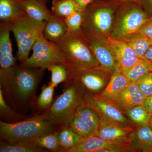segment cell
<instances>
[{
	"label": "cell",
	"mask_w": 152,
	"mask_h": 152,
	"mask_svg": "<svg viewBox=\"0 0 152 152\" xmlns=\"http://www.w3.org/2000/svg\"><path fill=\"white\" fill-rule=\"evenodd\" d=\"M45 70L21 64L0 69L1 86L15 100L26 102L35 91Z\"/></svg>",
	"instance_id": "obj_1"
},
{
	"label": "cell",
	"mask_w": 152,
	"mask_h": 152,
	"mask_svg": "<svg viewBox=\"0 0 152 152\" xmlns=\"http://www.w3.org/2000/svg\"><path fill=\"white\" fill-rule=\"evenodd\" d=\"M119 7L93 1L84 11L82 31L90 42H100L111 35Z\"/></svg>",
	"instance_id": "obj_2"
},
{
	"label": "cell",
	"mask_w": 152,
	"mask_h": 152,
	"mask_svg": "<svg viewBox=\"0 0 152 152\" xmlns=\"http://www.w3.org/2000/svg\"><path fill=\"white\" fill-rule=\"evenodd\" d=\"M55 124L46 113L15 123L0 122V137L7 142H30L40 136L53 132Z\"/></svg>",
	"instance_id": "obj_3"
},
{
	"label": "cell",
	"mask_w": 152,
	"mask_h": 152,
	"mask_svg": "<svg viewBox=\"0 0 152 152\" xmlns=\"http://www.w3.org/2000/svg\"><path fill=\"white\" fill-rule=\"evenodd\" d=\"M65 83L62 94L46 113L55 124L67 126L79 108L85 104V93L71 80H68Z\"/></svg>",
	"instance_id": "obj_4"
},
{
	"label": "cell",
	"mask_w": 152,
	"mask_h": 152,
	"mask_svg": "<svg viewBox=\"0 0 152 152\" xmlns=\"http://www.w3.org/2000/svg\"><path fill=\"white\" fill-rule=\"evenodd\" d=\"M57 45L66 57L68 69L100 65L82 31L78 32L68 31Z\"/></svg>",
	"instance_id": "obj_5"
},
{
	"label": "cell",
	"mask_w": 152,
	"mask_h": 152,
	"mask_svg": "<svg viewBox=\"0 0 152 152\" xmlns=\"http://www.w3.org/2000/svg\"><path fill=\"white\" fill-rule=\"evenodd\" d=\"M45 23L46 22L34 20L26 15L13 21L6 23L16 41L17 59L20 64L28 59L34 44L38 38L43 34Z\"/></svg>",
	"instance_id": "obj_6"
},
{
	"label": "cell",
	"mask_w": 152,
	"mask_h": 152,
	"mask_svg": "<svg viewBox=\"0 0 152 152\" xmlns=\"http://www.w3.org/2000/svg\"><path fill=\"white\" fill-rule=\"evenodd\" d=\"M151 17L138 3H125L118 8L111 35L126 39L137 32Z\"/></svg>",
	"instance_id": "obj_7"
},
{
	"label": "cell",
	"mask_w": 152,
	"mask_h": 152,
	"mask_svg": "<svg viewBox=\"0 0 152 152\" xmlns=\"http://www.w3.org/2000/svg\"><path fill=\"white\" fill-rule=\"evenodd\" d=\"M67 69L69 80L75 82L85 93L93 94H99L104 89L113 74L100 65Z\"/></svg>",
	"instance_id": "obj_8"
},
{
	"label": "cell",
	"mask_w": 152,
	"mask_h": 152,
	"mask_svg": "<svg viewBox=\"0 0 152 152\" xmlns=\"http://www.w3.org/2000/svg\"><path fill=\"white\" fill-rule=\"evenodd\" d=\"M32 50L31 56L21 65L45 69L56 64L67 65L66 57L58 45L47 39L43 34L38 38Z\"/></svg>",
	"instance_id": "obj_9"
},
{
	"label": "cell",
	"mask_w": 152,
	"mask_h": 152,
	"mask_svg": "<svg viewBox=\"0 0 152 152\" xmlns=\"http://www.w3.org/2000/svg\"><path fill=\"white\" fill-rule=\"evenodd\" d=\"M85 105L94 110L101 120L124 126H134L112 101L98 94L85 93Z\"/></svg>",
	"instance_id": "obj_10"
},
{
	"label": "cell",
	"mask_w": 152,
	"mask_h": 152,
	"mask_svg": "<svg viewBox=\"0 0 152 152\" xmlns=\"http://www.w3.org/2000/svg\"><path fill=\"white\" fill-rule=\"evenodd\" d=\"M99 42L111 50L119 63L125 75L137 63L140 58L132 47L125 41L108 36Z\"/></svg>",
	"instance_id": "obj_11"
},
{
	"label": "cell",
	"mask_w": 152,
	"mask_h": 152,
	"mask_svg": "<svg viewBox=\"0 0 152 152\" xmlns=\"http://www.w3.org/2000/svg\"><path fill=\"white\" fill-rule=\"evenodd\" d=\"M130 148V143L108 141L95 134L85 139L67 152H129Z\"/></svg>",
	"instance_id": "obj_12"
},
{
	"label": "cell",
	"mask_w": 152,
	"mask_h": 152,
	"mask_svg": "<svg viewBox=\"0 0 152 152\" xmlns=\"http://www.w3.org/2000/svg\"><path fill=\"white\" fill-rule=\"evenodd\" d=\"M135 129L101 120L96 135L108 141L131 143Z\"/></svg>",
	"instance_id": "obj_13"
},
{
	"label": "cell",
	"mask_w": 152,
	"mask_h": 152,
	"mask_svg": "<svg viewBox=\"0 0 152 152\" xmlns=\"http://www.w3.org/2000/svg\"><path fill=\"white\" fill-rule=\"evenodd\" d=\"M146 97L136 82H130L112 102L125 114L131 108L142 105Z\"/></svg>",
	"instance_id": "obj_14"
},
{
	"label": "cell",
	"mask_w": 152,
	"mask_h": 152,
	"mask_svg": "<svg viewBox=\"0 0 152 152\" xmlns=\"http://www.w3.org/2000/svg\"><path fill=\"white\" fill-rule=\"evenodd\" d=\"M89 42L90 48L100 65L111 71L113 74L122 72L120 64L110 49L99 42Z\"/></svg>",
	"instance_id": "obj_15"
},
{
	"label": "cell",
	"mask_w": 152,
	"mask_h": 152,
	"mask_svg": "<svg viewBox=\"0 0 152 152\" xmlns=\"http://www.w3.org/2000/svg\"><path fill=\"white\" fill-rule=\"evenodd\" d=\"M10 31L7 23H0V66L1 69H6L16 65L13 54L12 47L10 37Z\"/></svg>",
	"instance_id": "obj_16"
},
{
	"label": "cell",
	"mask_w": 152,
	"mask_h": 152,
	"mask_svg": "<svg viewBox=\"0 0 152 152\" xmlns=\"http://www.w3.org/2000/svg\"><path fill=\"white\" fill-rule=\"evenodd\" d=\"M67 32L64 18L53 14L46 21L43 35L49 41L58 44Z\"/></svg>",
	"instance_id": "obj_17"
},
{
	"label": "cell",
	"mask_w": 152,
	"mask_h": 152,
	"mask_svg": "<svg viewBox=\"0 0 152 152\" xmlns=\"http://www.w3.org/2000/svg\"><path fill=\"white\" fill-rule=\"evenodd\" d=\"M130 152H152V130L148 125L136 127Z\"/></svg>",
	"instance_id": "obj_18"
},
{
	"label": "cell",
	"mask_w": 152,
	"mask_h": 152,
	"mask_svg": "<svg viewBox=\"0 0 152 152\" xmlns=\"http://www.w3.org/2000/svg\"><path fill=\"white\" fill-rule=\"evenodd\" d=\"M26 15L22 0H0V20L8 23Z\"/></svg>",
	"instance_id": "obj_19"
},
{
	"label": "cell",
	"mask_w": 152,
	"mask_h": 152,
	"mask_svg": "<svg viewBox=\"0 0 152 152\" xmlns=\"http://www.w3.org/2000/svg\"><path fill=\"white\" fill-rule=\"evenodd\" d=\"M130 82L122 72L114 73L104 89L97 94L104 99L112 101Z\"/></svg>",
	"instance_id": "obj_20"
},
{
	"label": "cell",
	"mask_w": 152,
	"mask_h": 152,
	"mask_svg": "<svg viewBox=\"0 0 152 152\" xmlns=\"http://www.w3.org/2000/svg\"><path fill=\"white\" fill-rule=\"evenodd\" d=\"M26 15L31 18L40 22H46L53 15L46 4L37 0H22Z\"/></svg>",
	"instance_id": "obj_21"
},
{
	"label": "cell",
	"mask_w": 152,
	"mask_h": 152,
	"mask_svg": "<svg viewBox=\"0 0 152 152\" xmlns=\"http://www.w3.org/2000/svg\"><path fill=\"white\" fill-rule=\"evenodd\" d=\"M64 127L58 133L60 148L59 152H67L85 140L72 130L68 126Z\"/></svg>",
	"instance_id": "obj_22"
},
{
	"label": "cell",
	"mask_w": 152,
	"mask_h": 152,
	"mask_svg": "<svg viewBox=\"0 0 152 152\" xmlns=\"http://www.w3.org/2000/svg\"><path fill=\"white\" fill-rule=\"evenodd\" d=\"M45 149L37 146L33 142H20L8 143L1 141V152H43Z\"/></svg>",
	"instance_id": "obj_23"
},
{
	"label": "cell",
	"mask_w": 152,
	"mask_h": 152,
	"mask_svg": "<svg viewBox=\"0 0 152 152\" xmlns=\"http://www.w3.org/2000/svg\"><path fill=\"white\" fill-rule=\"evenodd\" d=\"M123 40L132 47L139 58H143L152 43V40L151 39L140 33H136L128 39Z\"/></svg>",
	"instance_id": "obj_24"
},
{
	"label": "cell",
	"mask_w": 152,
	"mask_h": 152,
	"mask_svg": "<svg viewBox=\"0 0 152 152\" xmlns=\"http://www.w3.org/2000/svg\"><path fill=\"white\" fill-rule=\"evenodd\" d=\"M151 72L152 62L145 58H140L125 76L131 82H137Z\"/></svg>",
	"instance_id": "obj_25"
},
{
	"label": "cell",
	"mask_w": 152,
	"mask_h": 152,
	"mask_svg": "<svg viewBox=\"0 0 152 152\" xmlns=\"http://www.w3.org/2000/svg\"><path fill=\"white\" fill-rule=\"evenodd\" d=\"M51 9L54 15L63 18L76 11L81 10L74 0H53Z\"/></svg>",
	"instance_id": "obj_26"
},
{
	"label": "cell",
	"mask_w": 152,
	"mask_h": 152,
	"mask_svg": "<svg viewBox=\"0 0 152 152\" xmlns=\"http://www.w3.org/2000/svg\"><path fill=\"white\" fill-rule=\"evenodd\" d=\"M126 114L134 126L139 127L148 125L151 113L142 105L134 107Z\"/></svg>",
	"instance_id": "obj_27"
},
{
	"label": "cell",
	"mask_w": 152,
	"mask_h": 152,
	"mask_svg": "<svg viewBox=\"0 0 152 152\" xmlns=\"http://www.w3.org/2000/svg\"><path fill=\"white\" fill-rule=\"evenodd\" d=\"M75 115L88 124L96 134L100 124L101 119L94 110L85 104L79 108Z\"/></svg>",
	"instance_id": "obj_28"
},
{
	"label": "cell",
	"mask_w": 152,
	"mask_h": 152,
	"mask_svg": "<svg viewBox=\"0 0 152 152\" xmlns=\"http://www.w3.org/2000/svg\"><path fill=\"white\" fill-rule=\"evenodd\" d=\"M38 146L51 151L59 152L60 145L58 132H53L38 137L32 140Z\"/></svg>",
	"instance_id": "obj_29"
},
{
	"label": "cell",
	"mask_w": 152,
	"mask_h": 152,
	"mask_svg": "<svg viewBox=\"0 0 152 152\" xmlns=\"http://www.w3.org/2000/svg\"><path fill=\"white\" fill-rule=\"evenodd\" d=\"M48 69L51 72L50 84L57 87L61 83H65L69 80V73L66 66L62 64H56L50 66Z\"/></svg>",
	"instance_id": "obj_30"
},
{
	"label": "cell",
	"mask_w": 152,
	"mask_h": 152,
	"mask_svg": "<svg viewBox=\"0 0 152 152\" xmlns=\"http://www.w3.org/2000/svg\"><path fill=\"white\" fill-rule=\"evenodd\" d=\"M67 126L74 132L85 139L96 134L88 124L76 115Z\"/></svg>",
	"instance_id": "obj_31"
},
{
	"label": "cell",
	"mask_w": 152,
	"mask_h": 152,
	"mask_svg": "<svg viewBox=\"0 0 152 152\" xmlns=\"http://www.w3.org/2000/svg\"><path fill=\"white\" fill-rule=\"evenodd\" d=\"M84 14V11H77L64 18L67 27L68 32H78L82 31Z\"/></svg>",
	"instance_id": "obj_32"
},
{
	"label": "cell",
	"mask_w": 152,
	"mask_h": 152,
	"mask_svg": "<svg viewBox=\"0 0 152 152\" xmlns=\"http://www.w3.org/2000/svg\"><path fill=\"white\" fill-rule=\"evenodd\" d=\"M55 87L49 84L43 88L38 98L37 104L41 109H45L50 106L53 99Z\"/></svg>",
	"instance_id": "obj_33"
},
{
	"label": "cell",
	"mask_w": 152,
	"mask_h": 152,
	"mask_svg": "<svg viewBox=\"0 0 152 152\" xmlns=\"http://www.w3.org/2000/svg\"><path fill=\"white\" fill-rule=\"evenodd\" d=\"M136 82L146 97L152 95V72Z\"/></svg>",
	"instance_id": "obj_34"
},
{
	"label": "cell",
	"mask_w": 152,
	"mask_h": 152,
	"mask_svg": "<svg viewBox=\"0 0 152 152\" xmlns=\"http://www.w3.org/2000/svg\"><path fill=\"white\" fill-rule=\"evenodd\" d=\"M0 88V110L1 113L12 116L15 115V113L6 103L4 99L3 90L1 87Z\"/></svg>",
	"instance_id": "obj_35"
},
{
	"label": "cell",
	"mask_w": 152,
	"mask_h": 152,
	"mask_svg": "<svg viewBox=\"0 0 152 152\" xmlns=\"http://www.w3.org/2000/svg\"><path fill=\"white\" fill-rule=\"evenodd\" d=\"M137 33H140L152 40V15L148 21L142 27Z\"/></svg>",
	"instance_id": "obj_36"
},
{
	"label": "cell",
	"mask_w": 152,
	"mask_h": 152,
	"mask_svg": "<svg viewBox=\"0 0 152 152\" xmlns=\"http://www.w3.org/2000/svg\"><path fill=\"white\" fill-rule=\"evenodd\" d=\"M93 1L104 3V4L116 6V7H120V6L124 4L125 3L129 2L138 3L139 0H94Z\"/></svg>",
	"instance_id": "obj_37"
},
{
	"label": "cell",
	"mask_w": 152,
	"mask_h": 152,
	"mask_svg": "<svg viewBox=\"0 0 152 152\" xmlns=\"http://www.w3.org/2000/svg\"><path fill=\"white\" fill-rule=\"evenodd\" d=\"M138 3L150 15H152V0H139Z\"/></svg>",
	"instance_id": "obj_38"
},
{
	"label": "cell",
	"mask_w": 152,
	"mask_h": 152,
	"mask_svg": "<svg viewBox=\"0 0 152 152\" xmlns=\"http://www.w3.org/2000/svg\"><path fill=\"white\" fill-rule=\"evenodd\" d=\"M74 1L77 3L80 10L85 11L87 7L94 0H74Z\"/></svg>",
	"instance_id": "obj_39"
},
{
	"label": "cell",
	"mask_w": 152,
	"mask_h": 152,
	"mask_svg": "<svg viewBox=\"0 0 152 152\" xmlns=\"http://www.w3.org/2000/svg\"><path fill=\"white\" fill-rule=\"evenodd\" d=\"M142 105L150 113H152V95L145 98Z\"/></svg>",
	"instance_id": "obj_40"
},
{
	"label": "cell",
	"mask_w": 152,
	"mask_h": 152,
	"mask_svg": "<svg viewBox=\"0 0 152 152\" xmlns=\"http://www.w3.org/2000/svg\"><path fill=\"white\" fill-rule=\"evenodd\" d=\"M143 58L152 62V43L151 47L147 51Z\"/></svg>",
	"instance_id": "obj_41"
},
{
	"label": "cell",
	"mask_w": 152,
	"mask_h": 152,
	"mask_svg": "<svg viewBox=\"0 0 152 152\" xmlns=\"http://www.w3.org/2000/svg\"><path fill=\"white\" fill-rule=\"evenodd\" d=\"M148 126L152 130V113L150 115V119L149 121Z\"/></svg>",
	"instance_id": "obj_42"
},
{
	"label": "cell",
	"mask_w": 152,
	"mask_h": 152,
	"mask_svg": "<svg viewBox=\"0 0 152 152\" xmlns=\"http://www.w3.org/2000/svg\"><path fill=\"white\" fill-rule=\"evenodd\" d=\"M37 1H39L43 3L44 4H46L47 2L48 1V0H37Z\"/></svg>",
	"instance_id": "obj_43"
}]
</instances>
